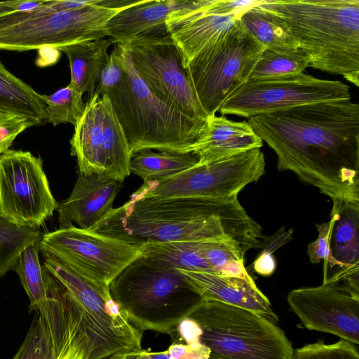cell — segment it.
<instances>
[{
    "mask_svg": "<svg viewBox=\"0 0 359 359\" xmlns=\"http://www.w3.org/2000/svg\"><path fill=\"white\" fill-rule=\"evenodd\" d=\"M39 249L107 286L142 254L137 246L74 225L43 234Z\"/></svg>",
    "mask_w": 359,
    "mask_h": 359,
    "instance_id": "obj_13",
    "label": "cell"
},
{
    "mask_svg": "<svg viewBox=\"0 0 359 359\" xmlns=\"http://www.w3.org/2000/svg\"><path fill=\"white\" fill-rule=\"evenodd\" d=\"M128 43L136 72L158 99L190 118L207 121L180 51L167 32L140 36Z\"/></svg>",
    "mask_w": 359,
    "mask_h": 359,
    "instance_id": "obj_14",
    "label": "cell"
},
{
    "mask_svg": "<svg viewBox=\"0 0 359 359\" xmlns=\"http://www.w3.org/2000/svg\"><path fill=\"white\" fill-rule=\"evenodd\" d=\"M102 121V97L93 94L86 102L70 140L72 154L76 157L79 173L105 175Z\"/></svg>",
    "mask_w": 359,
    "mask_h": 359,
    "instance_id": "obj_22",
    "label": "cell"
},
{
    "mask_svg": "<svg viewBox=\"0 0 359 359\" xmlns=\"http://www.w3.org/2000/svg\"><path fill=\"white\" fill-rule=\"evenodd\" d=\"M351 99L349 86L300 73L248 80L221 106L222 116L250 118L318 102Z\"/></svg>",
    "mask_w": 359,
    "mask_h": 359,
    "instance_id": "obj_11",
    "label": "cell"
},
{
    "mask_svg": "<svg viewBox=\"0 0 359 359\" xmlns=\"http://www.w3.org/2000/svg\"><path fill=\"white\" fill-rule=\"evenodd\" d=\"M18 358V355L17 354L15 353V355H14V357L12 358V359H17Z\"/></svg>",
    "mask_w": 359,
    "mask_h": 359,
    "instance_id": "obj_43",
    "label": "cell"
},
{
    "mask_svg": "<svg viewBox=\"0 0 359 359\" xmlns=\"http://www.w3.org/2000/svg\"><path fill=\"white\" fill-rule=\"evenodd\" d=\"M16 354L17 359H60L50 333L37 311Z\"/></svg>",
    "mask_w": 359,
    "mask_h": 359,
    "instance_id": "obj_33",
    "label": "cell"
},
{
    "mask_svg": "<svg viewBox=\"0 0 359 359\" xmlns=\"http://www.w3.org/2000/svg\"><path fill=\"white\" fill-rule=\"evenodd\" d=\"M42 236L39 229L18 226L0 215V278L13 271L20 253Z\"/></svg>",
    "mask_w": 359,
    "mask_h": 359,
    "instance_id": "obj_31",
    "label": "cell"
},
{
    "mask_svg": "<svg viewBox=\"0 0 359 359\" xmlns=\"http://www.w3.org/2000/svg\"><path fill=\"white\" fill-rule=\"evenodd\" d=\"M109 289L129 321L142 332L171 334L203 300L177 269L142 255Z\"/></svg>",
    "mask_w": 359,
    "mask_h": 359,
    "instance_id": "obj_6",
    "label": "cell"
},
{
    "mask_svg": "<svg viewBox=\"0 0 359 359\" xmlns=\"http://www.w3.org/2000/svg\"><path fill=\"white\" fill-rule=\"evenodd\" d=\"M212 0L194 1L172 13L165 21L166 32L177 47L183 67L208 45L229 31L238 18L210 12Z\"/></svg>",
    "mask_w": 359,
    "mask_h": 359,
    "instance_id": "obj_17",
    "label": "cell"
},
{
    "mask_svg": "<svg viewBox=\"0 0 359 359\" xmlns=\"http://www.w3.org/2000/svg\"><path fill=\"white\" fill-rule=\"evenodd\" d=\"M287 303L305 327L359 344V295L339 284L290 292Z\"/></svg>",
    "mask_w": 359,
    "mask_h": 359,
    "instance_id": "obj_15",
    "label": "cell"
},
{
    "mask_svg": "<svg viewBox=\"0 0 359 359\" xmlns=\"http://www.w3.org/2000/svg\"><path fill=\"white\" fill-rule=\"evenodd\" d=\"M194 153L176 154L142 150L133 154L130 172L144 182L168 178L190 168L198 163Z\"/></svg>",
    "mask_w": 359,
    "mask_h": 359,
    "instance_id": "obj_26",
    "label": "cell"
},
{
    "mask_svg": "<svg viewBox=\"0 0 359 359\" xmlns=\"http://www.w3.org/2000/svg\"><path fill=\"white\" fill-rule=\"evenodd\" d=\"M203 241H179L143 246L142 255L174 269L212 273L203 253Z\"/></svg>",
    "mask_w": 359,
    "mask_h": 359,
    "instance_id": "obj_27",
    "label": "cell"
},
{
    "mask_svg": "<svg viewBox=\"0 0 359 359\" xmlns=\"http://www.w3.org/2000/svg\"><path fill=\"white\" fill-rule=\"evenodd\" d=\"M330 257L323 284L340 283L359 293V201L332 200Z\"/></svg>",
    "mask_w": 359,
    "mask_h": 359,
    "instance_id": "obj_16",
    "label": "cell"
},
{
    "mask_svg": "<svg viewBox=\"0 0 359 359\" xmlns=\"http://www.w3.org/2000/svg\"><path fill=\"white\" fill-rule=\"evenodd\" d=\"M39 243L26 247L20 253L14 270L29 299V311H36L46 300L49 273L39 260Z\"/></svg>",
    "mask_w": 359,
    "mask_h": 359,
    "instance_id": "obj_29",
    "label": "cell"
},
{
    "mask_svg": "<svg viewBox=\"0 0 359 359\" xmlns=\"http://www.w3.org/2000/svg\"><path fill=\"white\" fill-rule=\"evenodd\" d=\"M102 1V0H101ZM57 11L54 1L32 11L0 16V49L25 51L43 48L60 49L69 45L107 37L104 28L123 7L100 5Z\"/></svg>",
    "mask_w": 359,
    "mask_h": 359,
    "instance_id": "obj_8",
    "label": "cell"
},
{
    "mask_svg": "<svg viewBox=\"0 0 359 359\" xmlns=\"http://www.w3.org/2000/svg\"><path fill=\"white\" fill-rule=\"evenodd\" d=\"M309 65V55L299 46L264 48L248 80L299 74Z\"/></svg>",
    "mask_w": 359,
    "mask_h": 359,
    "instance_id": "obj_28",
    "label": "cell"
},
{
    "mask_svg": "<svg viewBox=\"0 0 359 359\" xmlns=\"http://www.w3.org/2000/svg\"><path fill=\"white\" fill-rule=\"evenodd\" d=\"M276 154L279 171L335 199L359 201V104L318 102L247 121Z\"/></svg>",
    "mask_w": 359,
    "mask_h": 359,
    "instance_id": "obj_1",
    "label": "cell"
},
{
    "mask_svg": "<svg viewBox=\"0 0 359 359\" xmlns=\"http://www.w3.org/2000/svg\"><path fill=\"white\" fill-rule=\"evenodd\" d=\"M121 187V182L107 175L79 172L69 196L58 203L60 228L76 224L79 228L90 229L114 208Z\"/></svg>",
    "mask_w": 359,
    "mask_h": 359,
    "instance_id": "obj_18",
    "label": "cell"
},
{
    "mask_svg": "<svg viewBox=\"0 0 359 359\" xmlns=\"http://www.w3.org/2000/svg\"><path fill=\"white\" fill-rule=\"evenodd\" d=\"M188 317L198 325L209 359H292V345L282 329L253 311L203 300Z\"/></svg>",
    "mask_w": 359,
    "mask_h": 359,
    "instance_id": "obj_7",
    "label": "cell"
},
{
    "mask_svg": "<svg viewBox=\"0 0 359 359\" xmlns=\"http://www.w3.org/2000/svg\"><path fill=\"white\" fill-rule=\"evenodd\" d=\"M42 255L43 266L64 288L76 342L88 359L130 358L144 350L143 332L112 299L109 286L91 280L50 255Z\"/></svg>",
    "mask_w": 359,
    "mask_h": 359,
    "instance_id": "obj_5",
    "label": "cell"
},
{
    "mask_svg": "<svg viewBox=\"0 0 359 359\" xmlns=\"http://www.w3.org/2000/svg\"><path fill=\"white\" fill-rule=\"evenodd\" d=\"M138 354L137 355L135 356V357H133V358H127V359H145L144 357H142L140 354Z\"/></svg>",
    "mask_w": 359,
    "mask_h": 359,
    "instance_id": "obj_42",
    "label": "cell"
},
{
    "mask_svg": "<svg viewBox=\"0 0 359 359\" xmlns=\"http://www.w3.org/2000/svg\"><path fill=\"white\" fill-rule=\"evenodd\" d=\"M262 140L247 121H233L224 116H209L205 132L194 146L191 153L198 157V164L260 149Z\"/></svg>",
    "mask_w": 359,
    "mask_h": 359,
    "instance_id": "obj_21",
    "label": "cell"
},
{
    "mask_svg": "<svg viewBox=\"0 0 359 359\" xmlns=\"http://www.w3.org/2000/svg\"><path fill=\"white\" fill-rule=\"evenodd\" d=\"M255 272L261 276H269L276 269V261L272 252L262 250L253 263Z\"/></svg>",
    "mask_w": 359,
    "mask_h": 359,
    "instance_id": "obj_38",
    "label": "cell"
},
{
    "mask_svg": "<svg viewBox=\"0 0 359 359\" xmlns=\"http://www.w3.org/2000/svg\"><path fill=\"white\" fill-rule=\"evenodd\" d=\"M265 172L260 149L198 164L168 178L144 182L130 197L139 198L234 199Z\"/></svg>",
    "mask_w": 359,
    "mask_h": 359,
    "instance_id": "obj_10",
    "label": "cell"
},
{
    "mask_svg": "<svg viewBox=\"0 0 359 359\" xmlns=\"http://www.w3.org/2000/svg\"><path fill=\"white\" fill-rule=\"evenodd\" d=\"M43 95L9 72L0 61V114L29 120L33 126L46 123Z\"/></svg>",
    "mask_w": 359,
    "mask_h": 359,
    "instance_id": "obj_24",
    "label": "cell"
},
{
    "mask_svg": "<svg viewBox=\"0 0 359 359\" xmlns=\"http://www.w3.org/2000/svg\"><path fill=\"white\" fill-rule=\"evenodd\" d=\"M45 1H7L0 2V16L18 11H29L41 6Z\"/></svg>",
    "mask_w": 359,
    "mask_h": 359,
    "instance_id": "obj_39",
    "label": "cell"
},
{
    "mask_svg": "<svg viewBox=\"0 0 359 359\" xmlns=\"http://www.w3.org/2000/svg\"><path fill=\"white\" fill-rule=\"evenodd\" d=\"M62 359H88L86 351L81 345L74 346Z\"/></svg>",
    "mask_w": 359,
    "mask_h": 359,
    "instance_id": "obj_41",
    "label": "cell"
},
{
    "mask_svg": "<svg viewBox=\"0 0 359 359\" xmlns=\"http://www.w3.org/2000/svg\"><path fill=\"white\" fill-rule=\"evenodd\" d=\"M114 43L110 38L80 42L62 47L67 56L71 72L69 84L83 95L91 96L105 67L109 46Z\"/></svg>",
    "mask_w": 359,
    "mask_h": 359,
    "instance_id": "obj_23",
    "label": "cell"
},
{
    "mask_svg": "<svg viewBox=\"0 0 359 359\" xmlns=\"http://www.w3.org/2000/svg\"><path fill=\"white\" fill-rule=\"evenodd\" d=\"M238 19L250 35L264 48L299 46L288 31L259 5L245 11Z\"/></svg>",
    "mask_w": 359,
    "mask_h": 359,
    "instance_id": "obj_30",
    "label": "cell"
},
{
    "mask_svg": "<svg viewBox=\"0 0 359 359\" xmlns=\"http://www.w3.org/2000/svg\"><path fill=\"white\" fill-rule=\"evenodd\" d=\"M113 359H127V358H113Z\"/></svg>",
    "mask_w": 359,
    "mask_h": 359,
    "instance_id": "obj_44",
    "label": "cell"
},
{
    "mask_svg": "<svg viewBox=\"0 0 359 359\" xmlns=\"http://www.w3.org/2000/svg\"><path fill=\"white\" fill-rule=\"evenodd\" d=\"M46 107V123L53 126L69 123L74 126L86 107L83 94L69 83L50 95H43Z\"/></svg>",
    "mask_w": 359,
    "mask_h": 359,
    "instance_id": "obj_32",
    "label": "cell"
},
{
    "mask_svg": "<svg viewBox=\"0 0 359 359\" xmlns=\"http://www.w3.org/2000/svg\"><path fill=\"white\" fill-rule=\"evenodd\" d=\"M89 230L140 248L170 242L225 241L245 254L262 248L265 239L262 226L238 198H130Z\"/></svg>",
    "mask_w": 359,
    "mask_h": 359,
    "instance_id": "obj_2",
    "label": "cell"
},
{
    "mask_svg": "<svg viewBox=\"0 0 359 359\" xmlns=\"http://www.w3.org/2000/svg\"><path fill=\"white\" fill-rule=\"evenodd\" d=\"M114 49L124 76L102 95L108 97L133 154L148 149L191 153L205 132L207 121L190 118L158 99L136 72L128 43H116Z\"/></svg>",
    "mask_w": 359,
    "mask_h": 359,
    "instance_id": "obj_4",
    "label": "cell"
},
{
    "mask_svg": "<svg viewBox=\"0 0 359 359\" xmlns=\"http://www.w3.org/2000/svg\"><path fill=\"white\" fill-rule=\"evenodd\" d=\"M316 226L318 236L316 241L308 245L307 253L312 264H318L322 261L325 263L330 257L329 243L331 223L329 220Z\"/></svg>",
    "mask_w": 359,
    "mask_h": 359,
    "instance_id": "obj_36",
    "label": "cell"
},
{
    "mask_svg": "<svg viewBox=\"0 0 359 359\" xmlns=\"http://www.w3.org/2000/svg\"><path fill=\"white\" fill-rule=\"evenodd\" d=\"M102 100L104 175L120 182L128 177L133 152L108 97Z\"/></svg>",
    "mask_w": 359,
    "mask_h": 359,
    "instance_id": "obj_25",
    "label": "cell"
},
{
    "mask_svg": "<svg viewBox=\"0 0 359 359\" xmlns=\"http://www.w3.org/2000/svg\"><path fill=\"white\" fill-rule=\"evenodd\" d=\"M33 126L27 119L13 115L0 114V155L9 149L17 136Z\"/></svg>",
    "mask_w": 359,
    "mask_h": 359,
    "instance_id": "obj_35",
    "label": "cell"
},
{
    "mask_svg": "<svg viewBox=\"0 0 359 359\" xmlns=\"http://www.w3.org/2000/svg\"><path fill=\"white\" fill-rule=\"evenodd\" d=\"M203 300L244 308L276 323L278 318L269 299L254 280L177 269Z\"/></svg>",
    "mask_w": 359,
    "mask_h": 359,
    "instance_id": "obj_19",
    "label": "cell"
},
{
    "mask_svg": "<svg viewBox=\"0 0 359 359\" xmlns=\"http://www.w3.org/2000/svg\"><path fill=\"white\" fill-rule=\"evenodd\" d=\"M264 49L238 18L229 31L189 61L184 71L208 117L248 80Z\"/></svg>",
    "mask_w": 359,
    "mask_h": 359,
    "instance_id": "obj_9",
    "label": "cell"
},
{
    "mask_svg": "<svg viewBox=\"0 0 359 359\" xmlns=\"http://www.w3.org/2000/svg\"><path fill=\"white\" fill-rule=\"evenodd\" d=\"M262 1L258 0H212L208 10L222 15L238 17L249 8L259 5Z\"/></svg>",
    "mask_w": 359,
    "mask_h": 359,
    "instance_id": "obj_37",
    "label": "cell"
},
{
    "mask_svg": "<svg viewBox=\"0 0 359 359\" xmlns=\"http://www.w3.org/2000/svg\"><path fill=\"white\" fill-rule=\"evenodd\" d=\"M292 229L285 230V227L280 229L273 236L265 238L263 250L273 253L277 249L286 244L292 239Z\"/></svg>",
    "mask_w": 359,
    "mask_h": 359,
    "instance_id": "obj_40",
    "label": "cell"
},
{
    "mask_svg": "<svg viewBox=\"0 0 359 359\" xmlns=\"http://www.w3.org/2000/svg\"><path fill=\"white\" fill-rule=\"evenodd\" d=\"M306 52L309 67L359 84V0H264Z\"/></svg>",
    "mask_w": 359,
    "mask_h": 359,
    "instance_id": "obj_3",
    "label": "cell"
},
{
    "mask_svg": "<svg viewBox=\"0 0 359 359\" xmlns=\"http://www.w3.org/2000/svg\"><path fill=\"white\" fill-rule=\"evenodd\" d=\"M193 1L140 0L114 15L107 23L104 34L114 43H126L140 36L165 34L168 16Z\"/></svg>",
    "mask_w": 359,
    "mask_h": 359,
    "instance_id": "obj_20",
    "label": "cell"
},
{
    "mask_svg": "<svg viewBox=\"0 0 359 359\" xmlns=\"http://www.w3.org/2000/svg\"><path fill=\"white\" fill-rule=\"evenodd\" d=\"M57 206L40 157L13 149L0 155L2 217L18 226L39 229Z\"/></svg>",
    "mask_w": 359,
    "mask_h": 359,
    "instance_id": "obj_12",
    "label": "cell"
},
{
    "mask_svg": "<svg viewBox=\"0 0 359 359\" xmlns=\"http://www.w3.org/2000/svg\"><path fill=\"white\" fill-rule=\"evenodd\" d=\"M292 359H359L353 344L341 339L333 344L318 341L294 351Z\"/></svg>",
    "mask_w": 359,
    "mask_h": 359,
    "instance_id": "obj_34",
    "label": "cell"
}]
</instances>
